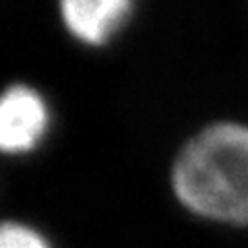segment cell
<instances>
[{
  "instance_id": "obj_1",
  "label": "cell",
  "mask_w": 248,
  "mask_h": 248,
  "mask_svg": "<svg viewBox=\"0 0 248 248\" xmlns=\"http://www.w3.org/2000/svg\"><path fill=\"white\" fill-rule=\"evenodd\" d=\"M168 188L186 215L248 230V122L221 118L190 133L172 155Z\"/></svg>"
},
{
  "instance_id": "obj_2",
  "label": "cell",
  "mask_w": 248,
  "mask_h": 248,
  "mask_svg": "<svg viewBox=\"0 0 248 248\" xmlns=\"http://www.w3.org/2000/svg\"><path fill=\"white\" fill-rule=\"evenodd\" d=\"M52 130V102L37 85L13 81L0 89V155L2 157H31L46 147Z\"/></svg>"
},
{
  "instance_id": "obj_3",
  "label": "cell",
  "mask_w": 248,
  "mask_h": 248,
  "mask_svg": "<svg viewBox=\"0 0 248 248\" xmlns=\"http://www.w3.org/2000/svg\"><path fill=\"white\" fill-rule=\"evenodd\" d=\"M139 0H56L64 35L85 50H106L126 33Z\"/></svg>"
},
{
  "instance_id": "obj_4",
  "label": "cell",
  "mask_w": 248,
  "mask_h": 248,
  "mask_svg": "<svg viewBox=\"0 0 248 248\" xmlns=\"http://www.w3.org/2000/svg\"><path fill=\"white\" fill-rule=\"evenodd\" d=\"M0 248H58L52 236L33 221L21 217L0 219Z\"/></svg>"
}]
</instances>
